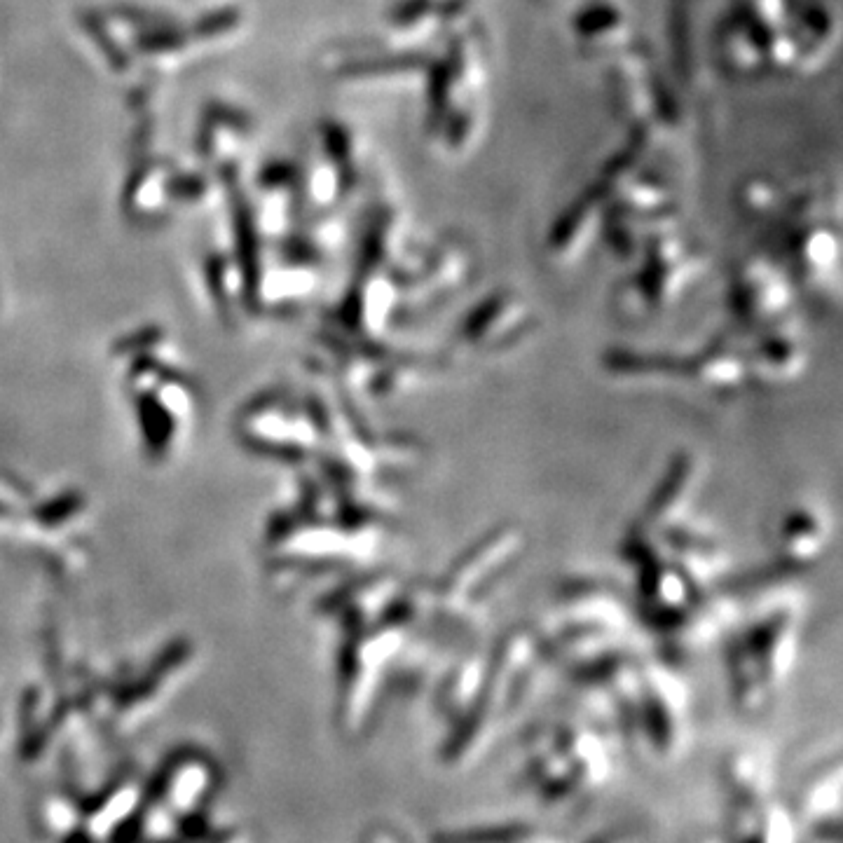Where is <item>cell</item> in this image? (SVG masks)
Returning a JSON list of instances; mask_svg holds the SVG:
<instances>
[{
	"label": "cell",
	"mask_w": 843,
	"mask_h": 843,
	"mask_svg": "<svg viewBox=\"0 0 843 843\" xmlns=\"http://www.w3.org/2000/svg\"><path fill=\"white\" fill-rule=\"evenodd\" d=\"M628 619L621 602L591 581H572L553 595L537 633L551 661L586 675L621 659Z\"/></svg>",
	"instance_id": "1"
},
{
	"label": "cell",
	"mask_w": 843,
	"mask_h": 843,
	"mask_svg": "<svg viewBox=\"0 0 843 843\" xmlns=\"http://www.w3.org/2000/svg\"><path fill=\"white\" fill-rule=\"evenodd\" d=\"M237 436L249 452L293 466H312L326 443L321 392H260L237 415Z\"/></svg>",
	"instance_id": "2"
},
{
	"label": "cell",
	"mask_w": 843,
	"mask_h": 843,
	"mask_svg": "<svg viewBox=\"0 0 843 843\" xmlns=\"http://www.w3.org/2000/svg\"><path fill=\"white\" fill-rule=\"evenodd\" d=\"M726 843H799V818L773 790L764 757L733 755L724 764ZM804 832V829H801Z\"/></svg>",
	"instance_id": "3"
},
{
	"label": "cell",
	"mask_w": 843,
	"mask_h": 843,
	"mask_svg": "<svg viewBox=\"0 0 843 843\" xmlns=\"http://www.w3.org/2000/svg\"><path fill=\"white\" fill-rule=\"evenodd\" d=\"M794 813L804 834L834 843L843 839V757L827 766V773L813 778L808 787L804 785Z\"/></svg>",
	"instance_id": "4"
},
{
	"label": "cell",
	"mask_w": 843,
	"mask_h": 843,
	"mask_svg": "<svg viewBox=\"0 0 843 843\" xmlns=\"http://www.w3.org/2000/svg\"><path fill=\"white\" fill-rule=\"evenodd\" d=\"M694 843H726L722 836H719V839H715V836H698V839H694Z\"/></svg>",
	"instance_id": "5"
}]
</instances>
